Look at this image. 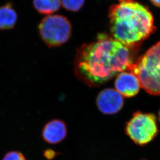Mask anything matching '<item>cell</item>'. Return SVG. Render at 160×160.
<instances>
[{
  "label": "cell",
  "instance_id": "4fadbf2b",
  "mask_svg": "<svg viewBox=\"0 0 160 160\" xmlns=\"http://www.w3.org/2000/svg\"><path fill=\"white\" fill-rule=\"evenodd\" d=\"M57 152L53 150L48 149L44 152V156L47 160H52L57 156Z\"/></svg>",
  "mask_w": 160,
  "mask_h": 160
},
{
  "label": "cell",
  "instance_id": "8992f818",
  "mask_svg": "<svg viewBox=\"0 0 160 160\" xmlns=\"http://www.w3.org/2000/svg\"><path fill=\"white\" fill-rule=\"evenodd\" d=\"M96 101L98 110L105 115L117 113L124 104L122 96L112 88H106L102 91L97 96Z\"/></svg>",
  "mask_w": 160,
  "mask_h": 160
},
{
  "label": "cell",
  "instance_id": "5bb4252c",
  "mask_svg": "<svg viewBox=\"0 0 160 160\" xmlns=\"http://www.w3.org/2000/svg\"><path fill=\"white\" fill-rule=\"evenodd\" d=\"M155 6L160 8V0H150Z\"/></svg>",
  "mask_w": 160,
  "mask_h": 160
},
{
  "label": "cell",
  "instance_id": "7a4b0ae2",
  "mask_svg": "<svg viewBox=\"0 0 160 160\" xmlns=\"http://www.w3.org/2000/svg\"><path fill=\"white\" fill-rule=\"evenodd\" d=\"M109 18L112 38L132 49L139 47L156 30L150 11L133 0L111 6Z\"/></svg>",
  "mask_w": 160,
  "mask_h": 160
},
{
  "label": "cell",
  "instance_id": "2e32d148",
  "mask_svg": "<svg viewBox=\"0 0 160 160\" xmlns=\"http://www.w3.org/2000/svg\"><path fill=\"white\" fill-rule=\"evenodd\" d=\"M120 2L125 1H128V0H119Z\"/></svg>",
  "mask_w": 160,
  "mask_h": 160
},
{
  "label": "cell",
  "instance_id": "8fae6325",
  "mask_svg": "<svg viewBox=\"0 0 160 160\" xmlns=\"http://www.w3.org/2000/svg\"><path fill=\"white\" fill-rule=\"evenodd\" d=\"M63 8L70 12H78L85 3V0H61Z\"/></svg>",
  "mask_w": 160,
  "mask_h": 160
},
{
  "label": "cell",
  "instance_id": "277c9868",
  "mask_svg": "<svg viewBox=\"0 0 160 160\" xmlns=\"http://www.w3.org/2000/svg\"><path fill=\"white\" fill-rule=\"evenodd\" d=\"M41 39L49 48L65 44L72 35V28L70 20L65 16L52 14L45 17L38 24Z\"/></svg>",
  "mask_w": 160,
  "mask_h": 160
},
{
  "label": "cell",
  "instance_id": "3957f363",
  "mask_svg": "<svg viewBox=\"0 0 160 160\" xmlns=\"http://www.w3.org/2000/svg\"><path fill=\"white\" fill-rule=\"evenodd\" d=\"M141 87L151 95H160V41L136 59L130 71Z\"/></svg>",
  "mask_w": 160,
  "mask_h": 160
},
{
  "label": "cell",
  "instance_id": "5b68a950",
  "mask_svg": "<svg viewBox=\"0 0 160 160\" xmlns=\"http://www.w3.org/2000/svg\"><path fill=\"white\" fill-rule=\"evenodd\" d=\"M125 132L137 145L144 146L148 144L159 132L156 116L151 113L135 112L127 123Z\"/></svg>",
  "mask_w": 160,
  "mask_h": 160
},
{
  "label": "cell",
  "instance_id": "52a82bcc",
  "mask_svg": "<svg viewBox=\"0 0 160 160\" xmlns=\"http://www.w3.org/2000/svg\"><path fill=\"white\" fill-rule=\"evenodd\" d=\"M116 90L124 97H132L139 92L141 85L135 74L131 71L121 72L117 76L115 82Z\"/></svg>",
  "mask_w": 160,
  "mask_h": 160
},
{
  "label": "cell",
  "instance_id": "30bf717a",
  "mask_svg": "<svg viewBox=\"0 0 160 160\" xmlns=\"http://www.w3.org/2000/svg\"><path fill=\"white\" fill-rule=\"evenodd\" d=\"M34 8L39 14L50 15L59 11L61 0H33Z\"/></svg>",
  "mask_w": 160,
  "mask_h": 160
},
{
  "label": "cell",
  "instance_id": "9c48e42d",
  "mask_svg": "<svg viewBox=\"0 0 160 160\" xmlns=\"http://www.w3.org/2000/svg\"><path fill=\"white\" fill-rule=\"evenodd\" d=\"M18 19L17 12L12 3L8 2L0 6V30H6L15 27Z\"/></svg>",
  "mask_w": 160,
  "mask_h": 160
},
{
  "label": "cell",
  "instance_id": "9a60e30c",
  "mask_svg": "<svg viewBox=\"0 0 160 160\" xmlns=\"http://www.w3.org/2000/svg\"><path fill=\"white\" fill-rule=\"evenodd\" d=\"M159 121H160V110L159 111Z\"/></svg>",
  "mask_w": 160,
  "mask_h": 160
},
{
  "label": "cell",
  "instance_id": "ba28073f",
  "mask_svg": "<svg viewBox=\"0 0 160 160\" xmlns=\"http://www.w3.org/2000/svg\"><path fill=\"white\" fill-rule=\"evenodd\" d=\"M67 124L62 120L54 119L47 122L42 128V137L46 142L51 145L59 144L67 137Z\"/></svg>",
  "mask_w": 160,
  "mask_h": 160
},
{
  "label": "cell",
  "instance_id": "7c38bea8",
  "mask_svg": "<svg viewBox=\"0 0 160 160\" xmlns=\"http://www.w3.org/2000/svg\"><path fill=\"white\" fill-rule=\"evenodd\" d=\"M2 160H27V159L21 152L11 151L6 153Z\"/></svg>",
  "mask_w": 160,
  "mask_h": 160
},
{
  "label": "cell",
  "instance_id": "6da1fadb",
  "mask_svg": "<svg viewBox=\"0 0 160 160\" xmlns=\"http://www.w3.org/2000/svg\"><path fill=\"white\" fill-rule=\"evenodd\" d=\"M135 51L136 49L127 47L109 35L101 33L96 41L78 49L74 73L88 86H100L120 73L130 71L136 61Z\"/></svg>",
  "mask_w": 160,
  "mask_h": 160
}]
</instances>
